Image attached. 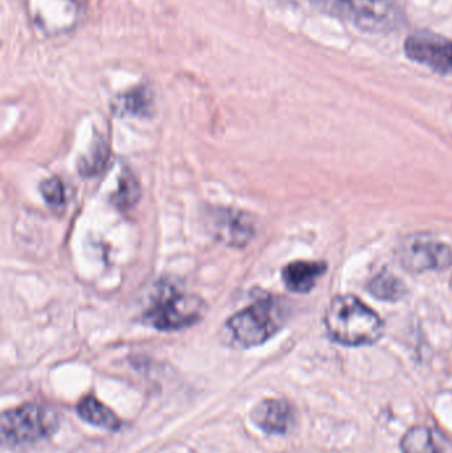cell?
Masks as SVG:
<instances>
[{"label": "cell", "mask_w": 452, "mask_h": 453, "mask_svg": "<svg viewBox=\"0 0 452 453\" xmlns=\"http://www.w3.org/2000/svg\"><path fill=\"white\" fill-rule=\"evenodd\" d=\"M109 148L105 141H96L87 156L79 161V172L82 177L92 178L105 170L109 161Z\"/></svg>", "instance_id": "2e32d148"}, {"label": "cell", "mask_w": 452, "mask_h": 453, "mask_svg": "<svg viewBox=\"0 0 452 453\" xmlns=\"http://www.w3.org/2000/svg\"><path fill=\"white\" fill-rule=\"evenodd\" d=\"M153 111V100L148 88L141 87L116 98L113 111L119 116L149 117Z\"/></svg>", "instance_id": "7c38bea8"}, {"label": "cell", "mask_w": 452, "mask_h": 453, "mask_svg": "<svg viewBox=\"0 0 452 453\" xmlns=\"http://www.w3.org/2000/svg\"><path fill=\"white\" fill-rule=\"evenodd\" d=\"M405 52L417 63L452 73V40L433 34L411 35L406 39Z\"/></svg>", "instance_id": "ba28073f"}, {"label": "cell", "mask_w": 452, "mask_h": 453, "mask_svg": "<svg viewBox=\"0 0 452 453\" xmlns=\"http://www.w3.org/2000/svg\"><path fill=\"white\" fill-rule=\"evenodd\" d=\"M58 420L52 410L39 403H24L3 412L0 434L3 446L21 449L39 443L57 428Z\"/></svg>", "instance_id": "277c9868"}, {"label": "cell", "mask_w": 452, "mask_h": 453, "mask_svg": "<svg viewBox=\"0 0 452 453\" xmlns=\"http://www.w3.org/2000/svg\"><path fill=\"white\" fill-rule=\"evenodd\" d=\"M326 271V264L324 261L296 260L284 266L281 277L291 292L308 293L315 288Z\"/></svg>", "instance_id": "30bf717a"}, {"label": "cell", "mask_w": 452, "mask_h": 453, "mask_svg": "<svg viewBox=\"0 0 452 453\" xmlns=\"http://www.w3.org/2000/svg\"><path fill=\"white\" fill-rule=\"evenodd\" d=\"M369 293L377 300L385 303H395L405 297L406 287L402 281L390 272L384 271L377 274L368 285Z\"/></svg>", "instance_id": "5bb4252c"}, {"label": "cell", "mask_w": 452, "mask_h": 453, "mask_svg": "<svg viewBox=\"0 0 452 453\" xmlns=\"http://www.w3.org/2000/svg\"><path fill=\"white\" fill-rule=\"evenodd\" d=\"M206 305L198 296L169 289L159 293L145 313L146 324L161 332H177L196 324L203 317Z\"/></svg>", "instance_id": "5b68a950"}, {"label": "cell", "mask_w": 452, "mask_h": 453, "mask_svg": "<svg viewBox=\"0 0 452 453\" xmlns=\"http://www.w3.org/2000/svg\"><path fill=\"white\" fill-rule=\"evenodd\" d=\"M140 198L141 186L137 178L129 169H125L119 180V188L111 196V203L119 210H129L137 204Z\"/></svg>", "instance_id": "9a60e30c"}, {"label": "cell", "mask_w": 452, "mask_h": 453, "mask_svg": "<svg viewBox=\"0 0 452 453\" xmlns=\"http://www.w3.org/2000/svg\"><path fill=\"white\" fill-rule=\"evenodd\" d=\"M332 340L340 345H373L384 334L381 317L355 296H337L324 317Z\"/></svg>", "instance_id": "6da1fadb"}, {"label": "cell", "mask_w": 452, "mask_h": 453, "mask_svg": "<svg viewBox=\"0 0 452 453\" xmlns=\"http://www.w3.org/2000/svg\"><path fill=\"white\" fill-rule=\"evenodd\" d=\"M398 258L401 265L413 273L445 271L452 264V250L432 237L410 236L401 244Z\"/></svg>", "instance_id": "8992f818"}, {"label": "cell", "mask_w": 452, "mask_h": 453, "mask_svg": "<svg viewBox=\"0 0 452 453\" xmlns=\"http://www.w3.org/2000/svg\"><path fill=\"white\" fill-rule=\"evenodd\" d=\"M77 414L84 422L103 430L117 431L121 428L122 422L119 418L109 409L108 406L98 401L95 396H85L79 406Z\"/></svg>", "instance_id": "8fae6325"}, {"label": "cell", "mask_w": 452, "mask_h": 453, "mask_svg": "<svg viewBox=\"0 0 452 453\" xmlns=\"http://www.w3.org/2000/svg\"><path fill=\"white\" fill-rule=\"evenodd\" d=\"M287 311L275 296L260 295L228 319L226 327L234 342L244 349L263 345L286 324Z\"/></svg>", "instance_id": "7a4b0ae2"}, {"label": "cell", "mask_w": 452, "mask_h": 453, "mask_svg": "<svg viewBox=\"0 0 452 453\" xmlns=\"http://www.w3.org/2000/svg\"><path fill=\"white\" fill-rule=\"evenodd\" d=\"M402 453H442L440 439L426 426H414L401 439Z\"/></svg>", "instance_id": "4fadbf2b"}, {"label": "cell", "mask_w": 452, "mask_h": 453, "mask_svg": "<svg viewBox=\"0 0 452 453\" xmlns=\"http://www.w3.org/2000/svg\"><path fill=\"white\" fill-rule=\"evenodd\" d=\"M206 226L215 239L235 248L246 247L257 232L249 214L227 207L210 209L206 214Z\"/></svg>", "instance_id": "52a82bcc"}, {"label": "cell", "mask_w": 452, "mask_h": 453, "mask_svg": "<svg viewBox=\"0 0 452 453\" xmlns=\"http://www.w3.org/2000/svg\"><path fill=\"white\" fill-rule=\"evenodd\" d=\"M40 191L48 206L58 209L65 204V188L60 178L52 177L44 180L40 186Z\"/></svg>", "instance_id": "e0dca14e"}, {"label": "cell", "mask_w": 452, "mask_h": 453, "mask_svg": "<svg viewBox=\"0 0 452 453\" xmlns=\"http://www.w3.org/2000/svg\"><path fill=\"white\" fill-rule=\"evenodd\" d=\"M255 426L268 435H286L295 423V410L289 402L283 399H265L260 402L254 411Z\"/></svg>", "instance_id": "9c48e42d"}, {"label": "cell", "mask_w": 452, "mask_h": 453, "mask_svg": "<svg viewBox=\"0 0 452 453\" xmlns=\"http://www.w3.org/2000/svg\"><path fill=\"white\" fill-rule=\"evenodd\" d=\"M310 4L340 20L368 32H392L403 23L395 0H308Z\"/></svg>", "instance_id": "3957f363"}]
</instances>
